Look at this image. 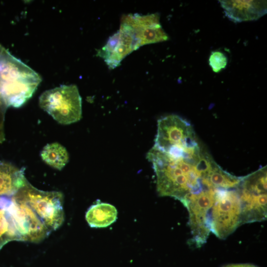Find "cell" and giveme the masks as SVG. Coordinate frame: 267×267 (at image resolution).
Returning <instances> with one entry per match:
<instances>
[{
  "label": "cell",
  "instance_id": "6da1fadb",
  "mask_svg": "<svg viewBox=\"0 0 267 267\" xmlns=\"http://www.w3.org/2000/svg\"><path fill=\"white\" fill-rule=\"evenodd\" d=\"M146 156L156 174L158 195L173 197L182 203L190 194L204 188L202 175L214 161L203 149L174 155L153 147Z\"/></svg>",
  "mask_w": 267,
  "mask_h": 267
},
{
  "label": "cell",
  "instance_id": "7a4b0ae2",
  "mask_svg": "<svg viewBox=\"0 0 267 267\" xmlns=\"http://www.w3.org/2000/svg\"><path fill=\"white\" fill-rule=\"evenodd\" d=\"M41 76L4 48L0 55V94L7 107H20L33 95Z\"/></svg>",
  "mask_w": 267,
  "mask_h": 267
},
{
  "label": "cell",
  "instance_id": "3957f363",
  "mask_svg": "<svg viewBox=\"0 0 267 267\" xmlns=\"http://www.w3.org/2000/svg\"><path fill=\"white\" fill-rule=\"evenodd\" d=\"M12 198L26 204L51 232L63 223V195L58 191H44L28 181Z\"/></svg>",
  "mask_w": 267,
  "mask_h": 267
},
{
  "label": "cell",
  "instance_id": "277c9868",
  "mask_svg": "<svg viewBox=\"0 0 267 267\" xmlns=\"http://www.w3.org/2000/svg\"><path fill=\"white\" fill-rule=\"evenodd\" d=\"M267 166L242 177L237 187L242 206V224L266 220Z\"/></svg>",
  "mask_w": 267,
  "mask_h": 267
},
{
  "label": "cell",
  "instance_id": "5b68a950",
  "mask_svg": "<svg viewBox=\"0 0 267 267\" xmlns=\"http://www.w3.org/2000/svg\"><path fill=\"white\" fill-rule=\"evenodd\" d=\"M39 105L60 124H71L82 118V98L74 85H62L45 91L40 96Z\"/></svg>",
  "mask_w": 267,
  "mask_h": 267
},
{
  "label": "cell",
  "instance_id": "8992f818",
  "mask_svg": "<svg viewBox=\"0 0 267 267\" xmlns=\"http://www.w3.org/2000/svg\"><path fill=\"white\" fill-rule=\"evenodd\" d=\"M242 224V206L237 188L216 189L211 211V231L224 239Z\"/></svg>",
  "mask_w": 267,
  "mask_h": 267
},
{
  "label": "cell",
  "instance_id": "52a82bcc",
  "mask_svg": "<svg viewBox=\"0 0 267 267\" xmlns=\"http://www.w3.org/2000/svg\"><path fill=\"white\" fill-rule=\"evenodd\" d=\"M216 189L203 188L190 194L182 203L189 214L191 244L200 247L206 243L210 230V215Z\"/></svg>",
  "mask_w": 267,
  "mask_h": 267
},
{
  "label": "cell",
  "instance_id": "ba28073f",
  "mask_svg": "<svg viewBox=\"0 0 267 267\" xmlns=\"http://www.w3.org/2000/svg\"><path fill=\"white\" fill-rule=\"evenodd\" d=\"M198 141L191 124L177 115L159 119L153 147L166 151L171 147L194 145Z\"/></svg>",
  "mask_w": 267,
  "mask_h": 267
},
{
  "label": "cell",
  "instance_id": "9c48e42d",
  "mask_svg": "<svg viewBox=\"0 0 267 267\" xmlns=\"http://www.w3.org/2000/svg\"><path fill=\"white\" fill-rule=\"evenodd\" d=\"M7 208L14 219L22 241L38 243L50 233L26 204L11 197Z\"/></svg>",
  "mask_w": 267,
  "mask_h": 267
},
{
  "label": "cell",
  "instance_id": "30bf717a",
  "mask_svg": "<svg viewBox=\"0 0 267 267\" xmlns=\"http://www.w3.org/2000/svg\"><path fill=\"white\" fill-rule=\"evenodd\" d=\"M138 48L134 34L126 23L121 22L119 30L109 37L105 45L97 52L109 68L118 66L123 59Z\"/></svg>",
  "mask_w": 267,
  "mask_h": 267
},
{
  "label": "cell",
  "instance_id": "8fae6325",
  "mask_svg": "<svg viewBox=\"0 0 267 267\" xmlns=\"http://www.w3.org/2000/svg\"><path fill=\"white\" fill-rule=\"evenodd\" d=\"M133 31L138 48L142 45L168 40L169 37L160 23V15L152 13L124 15L121 19Z\"/></svg>",
  "mask_w": 267,
  "mask_h": 267
},
{
  "label": "cell",
  "instance_id": "7c38bea8",
  "mask_svg": "<svg viewBox=\"0 0 267 267\" xmlns=\"http://www.w3.org/2000/svg\"><path fill=\"white\" fill-rule=\"evenodd\" d=\"M225 16L234 22L256 20L267 13L266 0H219Z\"/></svg>",
  "mask_w": 267,
  "mask_h": 267
},
{
  "label": "cell",
  "instance_id": "4fadbf2b",
  "mask_svg": "<svg viewBox=\"0 0 267 267\" xmlns=\"http://www.w3.org/2000/svg\"><path fill=\"white\" fill-rule=\"evenodd\" d=\"M24 168L19 169L12 164L0 162V196H12L27 181Z\"/></svg>",
  "mask_w": 267,
  "mask_h": 267
},
{
  "label": "cell",
  "instance_id": "5bb4252c",
  "mask_svg": "<svg viewBox=\"0 0 267 267\" xmlns=\"http://www.w3.org/2000/svg\"><path fill=\"white\" fill-rule=\"evenodd\" d=\"M242 177L233 176L222 169L215 162L202 175L203 186L213 189H230L239 185Z\"/></svg>",
  "mask_w": 267,
  "mask_h": 267
},
{
  "label": "cell",
  "instance_id": "9a60e30c",
  "mask_svg": "<svg viewBox=\"0 0 267 267\" xmlns=\"http://www.w3.org/2000/svg\"><path fill=\"white\" fill-rule=\"evenodd\" d=\"M115 206L107 203H97L91 206L86 214V220L91 227H106L117 219Z\"/></svg>",
  "mask_w": 267,
  "mask_h": 267
},
{
  "label": "cell",
  "instance_id": "2e32d148",
  "mask_svg": "<svg viewBox=\"0 0 267 267\" xmlns=\"http://www.w3.org/2000/svg\"><path fill=\"white\" fill-rule=\"evenodd\" d=\"M43 161L50 167L61 170L69 161V154L66 149L57 142L46 144L41 153Z\"/></svg>",
  "mask_w": 267,
  "mask_h": 267
},
{
  "label": "cell",
  "instance_id": "e0dca14e",
  "mask_svg": "<svg viewBox=\"0 0 267 267\" xmlns=\"http://www.w3.org/2000/svg\"><path fill=\"white\" fill-rule=\"evenodd\" d=\"M8 203L4 207H0V249L9 241H22L14 219L7 208Z\"/></svg>",
  "mask_w": 267,
  "mask_h": 267
},
{
  "label": "cell",
  "instance_id": "ac0fdd59",
  "mask_svg": "<svg viewBox=\"0 0 267 267\" xmlns=\"http://www.w3.org/2000/svg\"><path fill=\"white\" fill-rule=\"evenodd\" d=\"M209 65L215 73L220 72L225 68L227 58L225 54L220 51H212L209 58Z\"/></svg>",
  "mask_w": 267,
  "mask_h": 267
},
{
  "label": "cell",
  "instance_id": "d6986e66",
  "mask_svg": "<svg viewBox=\"0 0 267 267\" xmlns=\"http://www.w3.org/2000/svg\"><path fill=\"white\" fill-rule=\"evenodd\" d=\"M7 108L0 94V128H3L4 115Z\"/></svg>",
  "mask_w": 267,
  "mask_h": 267
},
{
  "label": "cell",
  "instance_id": "ffe728a7",
  "mask_svg": "<svg viewBox=\"0 0 267 267\" xmlns=\"http://www.w3.org/2000/svg\"><path fill=\"white\" fill-rule=\"evenodd\" d=\"M222 267H259L251 264H231L225 265Z\"/></svg>",
  "mask_w": 267,
  "mask_h": 267
},
{
  "label": "cell",
  "instance_id": "44dd1931",
  "mask_svg": "<svg viewBox=\"0 0 267 267\" xmlns=\"http://www.w3.org/2000/svg\"><path fill=\"white\" fill-rule=\"evenodd\" d=\"M9 198L8 197L0 196V207H3L6 204Z\"/></svg>",
  "mask_w": 267,
  "mask_h": 267
},
{
  "label": "cell",
  "instance_id": "7402d4cb",
  "mask_svg": "<svg viewBox=\"0 0 267 267\" xmlns=\"http://www.w3.org/2000/svg\"><path fill=\"white\" fill-rule=\"evenodd\" d=\"M4 139L3 128H0V143L4 140Z\"/></svg>",
  "mask_w": 267,
  "mask_h": 267
},
{
  "label": "cell",
  "instance_id": "603a6c76",
  "mask_svg": "<svg viewBox=\"0 0 267 267\" xmlns=\"http://www.w3.org/2000/svg\"><path fill=\"white\" fill-rule=\"evenodd\" d=\"M4 47L0 44V55Z\"/></svg>",
  "mask_w": 267,
  "mask_h": 267
}]
</instances>
